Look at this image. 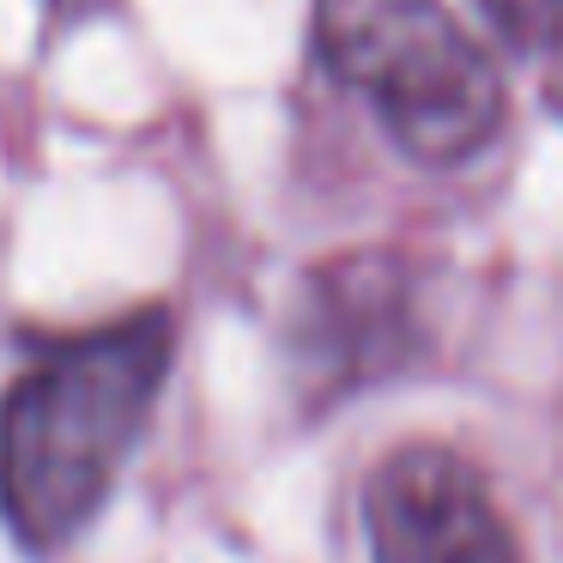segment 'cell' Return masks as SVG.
I'll return each instance as SVG.
<instances>
[{
  "mask_svg": "<svg viewBox=\"0 0 563 563\" xmlns=\"http://www.w3.org/2000/svg\"><path fill=\"white\" fill-rule=\"evenodd\" d=\"M164 309L62 340L0 400V509L19 545L62 551L110 497L170 376Z\"/></svg>",
  "mask_w": 563,
  "mask_h": 563,
  "instance_id": "1",
  "label": "cell"
},
{
  "mask_svg": "<svg viewBox=\"0 0 563 563\" xmlns=\"http://www.w3.org/2000/svg\"><path fill=\"white\" fill-rule=\"evenodd\" d=\"M316 55L418 164H466L503 128V79L442 0H316Z\"/></svg>",
  "mask_w": 563,
  "mask_h": 563,
  "instance_id": "2",
  "label": "cell"
},
{
  "mask_svg": "<svg viewBox=\"0 0 563 563\" xmlns=\"http://www.w3.org/2000/svg\"><path fill=\"white\" fill-rule=\"evenodd\" d=\"M364 521L376 563H521V545L478 466L430 442L376 466L364 485Z\"/></svg>",
  "mask_w": 563,
  "mask_h": 563,
  "instance_id": "3",
  "label": "cell"
},
{
  "mask_svg": "<svg viewBox=\"0 0 563 563\" xmlns=\"http://www.w3.org/2000/svg\"><path fill=\"white\" fill-rule=\"evenodd\" d=\"M485 19L527 55H563V0H478Z\"/></svg>",
  "mask_w": 563,
  "mask_h": 563,
  "instance_id": "4",
  "label": "cell"
},
{
  "mask_svg": "<svg viewBox=\"0 0 563 563\" xmlns=\"http://www.w3.org/2000/svg\"><path fill=\"white\" fill-rule=\"evenodd\" d=\"M49 7H55L62 19H86V13H98L103 0H49Z\"/></svg>",
  "mask_w": 563,
  "mask_h": 563,
  "instance_id": "5",
  "label": "cell"
}]
</instances>
